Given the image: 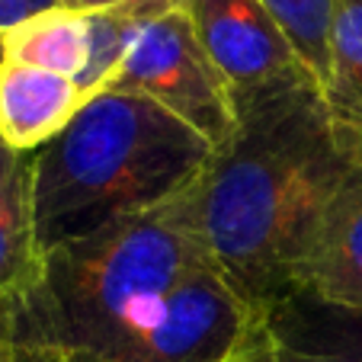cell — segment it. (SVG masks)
Returning a JSON list of instances; mask_svg holds the SVG:
<instances>
[{
	"label": "cell",
	"mask_w": 362,
	"mask_h": 362,
	"mask_svg": "<svg viewBox=\"0 0 362 362\" xmlns=\"http://www.w3.org/2000/svg\"><path fill=\"white\" fill-rule=\"evenodd\" d=\"M324 100L337 129L362 141V0H337Z\"/></svg>",
	"instance_id": "cell-12"
},
{
	"label": "cell",
	"mask_w": 362,
	"mask_h": 362,
	"mask_svg": "<svg viewBox=\"0 0 362 362\" xmlns=\"http://www.w3.org/2000/svg\"><path fill=\"white\" fill-rule=\"evenodd\" d=\"M103 90H125L164 106L215 151L238 132L231 93L183 7L135 16L122 58Z\"/></svg>",
	"instance_id": "cell-4"
},
{
	"label": "cell",
	"mask_w": 362,
	"mask_h": 362,
	"mask_svg": "<svg viewBox=\"0 0 362 362\" xmlns=\"http://www.w3.org/2000/svg\"><path fill=\"white\" fill-rule=\"evenodd\" d=\"M267 327L286 346L362 362V311H343L311 295H295L269 311Z\"/></svg>",
	"instance_id": "cell-11"
},
{
	"label": "cell",
	"mask_w": 362,
	"mask_h": 362,
	"mask_svg": "<svg viewBox=\"0 0 362 362\" xmlns=\"http://www.w3.org/2000/svg\"><path fill=\"white\" fill-rule=\"evenodd\" d=\"M228 362H346V359H337V356H317V353H305V349H295L279 343L269 327H263L260 334L253 337L240 353H234Z\"/></svg>",
	"instance_id": "cell-15"
},
{
	"label": "cell",
	"mask_w": 362,
	"mask_h": 362,
	"mask_svg": "<svg viewBox=\"0 0 362 362\" xmlns=\"http://www.w3.org/2000/svg\"><path fill=\"white\" fill-rule=\"evenodd\" d=\"M0 362H87L58 343L42 324L33 298L0 301Z\"/></svg>",
	"instance_id": "cell-14"
},
{
	"label": "cell",
	"mask_w": 362,
	"mask_h": 362,
	"mask_svg": "<svg viewBox=\"0 0 362 362\" xmlns=\"http://www.w3.org/2000/svg\"><path fill=\"white\" fill-rule=\"evenodd\" d=\"M90 13L52 7L0 33V58L81 81L90 68Z\"/></svg>",
	"instance_id": "cell-10"
},
{
	"label": "cell",
	"mask_w": 362,
	"mask_h": 362,
	"mask_svg": "<svg viewBox=\"0 0 362 362\" xmlns=\"http://www.w3.org/2000/svg\"><path fill=\"white\" fill-rule=\"evenodd\" d=\"M199 180L148 212L45 253L29 298L58 343L87 362L103 359L148 330L189 276L215 267Z\"/></svg>",
	"instance_id": "cell-3"
},
{
	"label": "cell",
	"mask_w": 362,
	"mask_h": 362,
	"mask_svg": "<svg viewBox=\"0 0 362 362\" xmlns=\"http://www.w3.org/2000/svg\"><path fill=\"white\" fill-rule=\"evenodd\" d=\"M362 164L321 87L269 100L202 170V221L215 267L263 317L295 298L337 196Z\"/></svg>",
	"instance_id": "cell-1"
},
{
	"label": "cell",
	"mask_w": 362,
	"mask_h": 362,
	"mask_svg": "<svg viewBox=\"0 0 362 362\" xmlns=\"http://www.w3.org/2000/svg\"><path fill=\"white\" fill-rule=\"evenodd\" d=\"M298 295L343 311H362V164L337 196L308 253Z\"/></svg>",
	"instance_id": "cell-8"
},
{
	"label": "cell",
	"mask_w": 362,
	"mask_h": 362,
	"mask_svg": "<svg viewBox=\"0 0 362 362\" xmlns=\"http://www.w3.org/2000/svg\"><path fill=\"white\" fill-rule=\"evenodd\" d=\"M90 96L74 77L0 58V141L35 154L62 135Z\"/></svg>",
	"instance_id": "cell-7"
},
{
	"label": "cell",
	"mask_w": 362,
	"mask_h": 362,
	"mask_svg": "<svg viewBox=\"0 0 362 362\" xmlns=\"http://www.w3.org/2000/svg\"><path fill=\"white\" fill-rule=\"evenodd\" d=\"M238 119L269 100L321 87L263 0H183Z\"/></svg>",
	"instance_id": "cell-5"
},
{
	"label": "cell",
	"mask_w": 362,
	"mask_h": 362,
	"mask_svg": "<svg viewBox=\"0 0 362 362\" xmlns=\"http://www.w3.org/2000/svg\"><path fill=\"white\" fill-rule=\"evenodd\" d=\"M62 7L81 10V13H100V10H125L135 16L164 13V10L183 7V0H62Z\"/></svg>",
	"instance_id": "cell-16"
},
{
	"label": "cell",
	"mask_w": 362,
	"mask_h": 362,
	"mask_svg": "<svg viewBox=\"0 0 362 362\" xmlns=\"http://www.w3.org/2000/svg\"><path fill=\"white\" fill-rule=\"evenodd\" d=\"M263 327L267 317L209 267L160 305L148 330L96 362H228Z\"/></svg>",
	"instance_id": "cell-6"
},
{
	"label": "cell",
	"mask_w": 362,
	"mask_h": 362,
	"mask_svg": "<svg viewBox=\"0 0 362 362\" xmlns=\"http://www.w3.org/2000/svg\"><path fill=\"white\" fill-rule=\"evenodd\" d=\"M263 4L324 90L330 74V26L337 0H263Z\"/></svg>",
	"instance_id": "cell-13"
},
{
	"label": "cell",
	"mask_w": 362,
	"mask_h": 362,
	"mask_svg": "<svg viewBox=\"0 0 362 362\" xmlns=\"http://www.w3.org/2000/svg\"><path fill=\"white\" fill-rule=\"evenodd\" d=\"M215 148L148 96L100 90L33 154L42 253L148 212L192 186Z\"/></svg>",
	"instance_id": "cell-2"
},
{
	"label": "cell",
	"mask_w": 362,
	"mask_h": 362,
	"mask_svg": "<svg viewBox=\"0 0 362 362\" xmlns=\"http://www.w3.org/2000/svg\"><path fill=\"white\" fill-rule=\"evenodd\" d=\"M52 7H62V0H0V33Z\"/></svg>",
	"instance_id": "cell-17"
},
{
	"label": "cell",
	"mask_w": 362,
	"mask_h": 362,
	"mask_svg": "<svg viewBox=\"0 0 362 362\" xmlns=\"http://www.w3.org/2000/svg\"><path fill=\"white\" fill-rule=\"evenodd\" d=\"M359 144H362V141H359Z\"/></svg>",
	"instance_id": "cell-18"
},
{
	"label": "cell",
	"mask_w": 362,
	"mask_h": 362,
	"mask_svg": "<svg viewBox=\"0 0 362 362\" xmlns=\"http://www.w3.org/2000/svg\"><path fill=\"white\" fill-rule=\"evenodd\" d=\"M45 273L35 234L33 154L0 141V301L33 292Z\"/></svg>",
	"instance_id": "cell-9"
}]
</instances>
